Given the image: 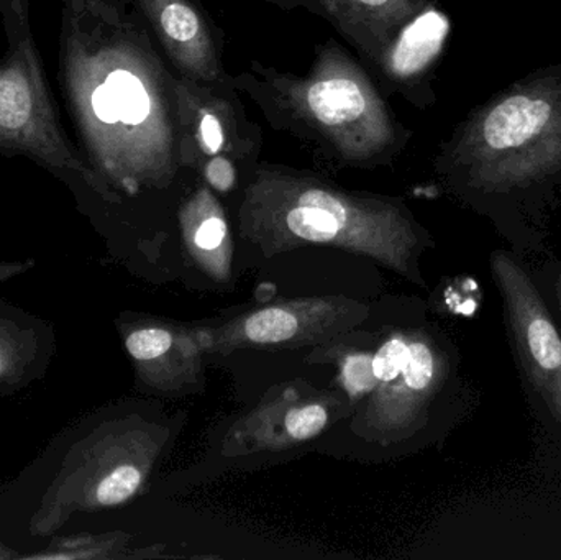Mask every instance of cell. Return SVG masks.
I'll return each instance as SVG.
<instances>
[{"mask_svg":"<svg viewBox=\"0 0 561 560\" xmlns=\"http://www.w3.org/2000/svg\"><path fill=\"white\" fill-rule=\"evenodd\" d=\"M353 416L342 390H322L302 380L276 385L233 421L224 437L229 457L279 454L312 443L339 421Z\"/></svg>","mask_w":561,"mask_h":560,"instance_id":"cell-6","label":"cell"},{"mask_svg":"<svg viewBox=\"0 0 561 560\" xmlns=\"http://www.w3.org/2000/svg\"><path fill=\"white\" fill-rule=\"evenodd\" d=\"M0 10L10 39V52L0 61V150L81 170L46 89L26 0H0Z\"/></svg>","mask_w":561,"mask_h":560,"instance_id":"cell-4","label":"cell"},{"mask_svg":"<svg viewBox=\"0 0 561 560\" xmlns=\"http://www.w3.org/2000/svg\"><path fill=\"white\" fill-rule=\"evenodd\" d=\"M125 348L154 390L183 395L203 387L206 352L196 325L147 322L128 332Z\"/></svg>","mask_w":561,"mask_h":560,"instance_id":"cell-7","label":"cell"},{"mask_svg":"<svg viewBox=\"0 0 561 560\" xmlns=\"http://www.w3.org/2000/svg\"><path fill=\"white\" fill-rule=\"evenodd\" d=\"M3 370V358L0 357V374H2Z\"/></svg>","mask_w":561,"mask_h":560,"instance_id":"cell-19","label":"cell"},{"mask_svg":"<svg viewBox=\"0 0 561 560\" xmlns=\"http://www.w3.org/2000/svg\"><path fill=\"white\" fill-rule=\"evenodd\" d=\"M552 118V105L530 95H514L488 114L483 138L494 151L520 148L539 137Z\"/></svg>","mask_w":561,"mask_h":560,"instance_id":"cell-9","label":"cell"},{"mask_svg":"<svg viewBox=\"0 0 561 560\" xmlns=\"http://www.w3.org/2000/svg\"><path fill=\"white\" fill-rule=\"evenodd\" d=\"M240 226L268 259L300 247H333L419 286H425L422 255L434 247L427 230L399 207L307 181H260L247 194Z\"/></svg>","mask_w":561,"mask_h":560,"instance_id":"cell-1","label":"cell"},{"mask_svg":"<svg viewBox=\"0 0 561 560\" xmlns=\"http://www.w3.org/2000/svg\"><path fill=\"white\" fill-rule=\"evenodd\" d=\"M147 466L125 462L111 470L95 489V500L102 506H117L128 502L144 485Z\"/></svg>","mask_w":561,"mask_h":560,"instance_id":"cell-13","label":"cell"},{"mask_svg":"<svg viewBox=\"0 0 561 560\" xmlns=\"http://www.w3.org/2000/svg\"><path fill=\"white\" fill-rule=\"evenodd\" d=\"M375 351L358 344L352 332L332 339L325 344L313 347L307 357L310 364L335 365L339 390L345 393L352 404L353 413L368 400L376 388Z\"/></svg>","mask_w":561,"mask_h":560,"instance_id":"cell-10","label":"cell"},{"mask_svg":"<svg viewBox=\"0 0 561 560\" xmlns=\"http://www.w3.org/2000/svg\"><path fill=\"white\" fill-rule=\"evenodd\" d=\"M206 178L214 190L226 193V191L232 190L233 184H236V170H233L229 160L217 157L207 164Z\"/></svg>","mask_w":561,"mask_h":560,"instance_id":"cell-16","label":"cell"},{"mask_svg":"<svg viewBox=\"0 0 561 560\" xmlns=\"http://www.w3.org/2000/svg\"><path fill=\"white\" fill-rule=\"evenodd\" d=\"M533 275L561 334V259H547Z\"/></svg>","mask_w":561,"mask_h":560,"instance_id":"cell-15","label":"cell"},{"mask_svg":"<svg viewBox=\"0 0 561 560\" xmlns=\"http://www.w3.org/2000/svg\"><path fill=\"white\" fill-rule=\"evenodd\" d=\"M187 259L219 285L232 279L233 247L226 217L209 196L197 197L181 219Z\"/></svg>","mask_w":561,"mask_h":560,"instance_id":"cell-8","label":"cell"},{"mask_svg":"<svg viewBox=\"0 0 561 560\" xmlns=\"http://www.w3.org/2000/svg\"><path fill=\"white\" fill-rule=\"evenodd\" d=\"M201 138H203L206 153L216 155L224 145V130L219 118L210 114H204L201 121Z\"/></svg>","mask_w":561,"mask_h":560,"instance_id":"cell-17","label":"cell"},{"mask_svg":"<svg viewBox=\"0 0 561 560\" xmlns=\"http://www.w3.org/2000/svg\"><path fill=\"white\" fill-rule=\"evenodd\" d=\"M491 275L503 298L504 324L524 395L539 433L540 456L561 472V334L533 270L507 250L491 253Z\"/></svg>","mask_w":561,"mask_h":560,"instance_id":"cell-3","label":"cell"},{"mask_svg":"<svg viewBox=\"0 0 561 560\" xmlns=\"http://www.w3.org/2000/svg\"><path fill=\"white\" fill-rule=\"evenodd\" d=\"M306 99L317 121L329 127H340L358 121L366 111L365 92L348 78L316 82L310 85Z\"/></svg>","mask_w":561,"mask_h":560,"instance_id":"cell-12","label":"cell"},{"mask_svg":"<svg viewBox=\"0 0 561 560\" xmlns=\"http://www.w3.org/2000/svg\"><path fill=\"white\" fill-rule=\"evenodd\" d=\"M450 23L438 12L419 16L396 45L392 53V69L398 75L411 76L424 69L440 53L447 38Z\"/></svg>","mask_w":561,"mask_h":560,"instance_id":"cell-11","label":"cell"},{"mask_svg":"<svg viewBox=\"0 0 561 560\" xmlns=\"http://www.w3.org/2000/svg\"><path fill=\"white\" fill-rule=\"evenodd\" d=\"M376 388L352 427L373 443H408L458 423L470 403L457 345L434 322L394 328L373 358Z\"/></svg>","mask_w":561,"mask_h":560,"instance_id":"cell-2","label":"cell"},{"mask_svg":"<svg viewBox=\"0 0 561 560\" xmlns=\"http://www.w3.org/2000/svg\"><path fill=\"white\" fill-rule=\"evenodd\" d=\"M161 26L174 42L190 43L199 36L201 22L196 12L186 3L171 2L161 10Z\"/></svg>","mask_w":561,"mask_h":560,"instance_id":"cell-14","label":"cell"},{"mask_svg":"<svg viewBox=\"0 0 561 560\" xmlns=\"http://www.w3.org/2000/svg\"><path fill=\"white\" fill-rule=\"evenodd\" d=\"M373 306L346 296L280 299L220 324L196 325L206 355L317 347L362 328Z\"/></svg>","mask_w":561,"mask_h":560,"instance_id":"cell-5","label":"cell"},{"mask_svg":"<svg viewBox=\"0 0 561 560\" xmlns=\"http://www.w3.org/2000/svg\"><path fill=\"white\" fill-rule=\"evenodd\" d=\"M358 2L366 3V5H382V3L389 2V0H358Z\"/></svg>","mask_w":561,"mask_h":560,"instance_id":"cell-18","label":"cell"}]
</instances>
